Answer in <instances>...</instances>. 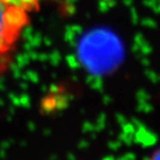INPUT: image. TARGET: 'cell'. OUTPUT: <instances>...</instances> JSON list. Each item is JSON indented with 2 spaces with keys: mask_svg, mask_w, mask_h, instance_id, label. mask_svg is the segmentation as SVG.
Listing matches in <instances>:
<instances>
[{
  "mask_svg": "<svg viewBox=\"0 0 160 160\" xmlns=\"http://www.w3.org/2000/svg\"><path fill=\"white\" fill-rule=\"evenodd\" d=\"M30 23V14L0 0V76L10 67L17 46Z\"/></svg>",
  "mask_w": 160,
  "mask_h": 160,
  "instance_id": "obj_1",
  "label": "cell"
},
{
  "mask_svg": "<svg viewBox=\"0 0 160 160\" xmlns=\"http://www.w3.org/2000/svg\"><path fill=\"white\" fill-rule=\"evenodd\" d=\"M2 1L8 5L20 8L28 14H32L40 10L42 2L45 0H2Z\"/></svg>",
  "mask_w": 160,
  "mask_h": 160,
  "instance_id": "obj_2",
  "label": "cell"
},
{
  "mask_svg": "<svg viewBox=\"0 0 160 160\" xmlns=\"http://www.w3.org/2000/svg\"><path fill=\"white\" fill-rule=\"evenodd\" d=\"M150 160H160V148L157 151H155Z\"/></svg>",
  "mask_w": 160,
  "mask_h": 160,
  "instance_id": "obj_3",
  "label": "cell"
}]
</instances>
